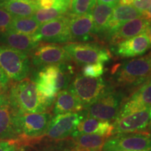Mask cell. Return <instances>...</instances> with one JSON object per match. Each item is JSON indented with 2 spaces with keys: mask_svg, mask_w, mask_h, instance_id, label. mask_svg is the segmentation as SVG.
Wrapping results in <instances>:
<instances>
[{
  "mask_svg": "<svg viewBox=\"0 0 151 151\" xmlns=\"http://www.w3.org/2000/svg\"><path fill=\"white\" fill-rule=\"evenodd\" d=\"M111 75L110 86L122 92H127L129 96L151 79V52L116 64L112 67Z\"/></svg>",
  "mask_w": 151,
  "mask_h": 151,
  "instance_id": "obj_1",
  "label": "cell"
},
{
  "mask_svg": "<svg viewBox=\"0 0 151 151\" xmlns=\"http://www.w3.org/2000/svg\"><path fill=\"white\" fill-rule=\"evenodd\" d=\"M8 97L9 105L16 113L50 112L55 99L45 97L35 81L27 78L11 85Z\"/></svg>",
  "mask_w": 151,
  "mask_h": 151,
  "instance_id": "obj_2",
  "label": "cell"
},
{
  "mask_svg": "<svg viewBox=\"0 0 151 151\" xmlns=\"http://www.w3.org/2000/svg\"><path fill=\"white\" fill-rule=\"evenodd\" d=\"M73 74L74 67L72 65L70 62H64L41 67L34 81L45 97L55 98L60 91L69 88Z\"/></svg>",
  "mask_w": 151,
  "mask_h": 151,
  "instance_id": "obj_3",
  "label": "cell"
},
{
  "mask_svg": "<svg viewBox=\"0 0 151 151\" xmlns=\"http://www.w3.org/2000/svg\"><path fill=\"white\" fill-rule=\"evenodd\" d=\"M53 114L50 112L35 113H14L15 129L23 141L41 139L46 135Z\"/></svg>",
  "mask_w": 151,
  "mask_h": 151,
  "instance_id": "obj_4",
  "label": "cell"
},
{
  "mask_svg": "<svg viewBox=\"0 0 151 151\" xmlns=\"http://www.w3.org/2000/svg\"><path fill=\"white\" fill-rule=\"evenodd\" d=\"M125 97L123 92L110 86L104 93L84 109L87 113V117L103 121H114L118 116Z\"/></svg>",
  "mask_w": 151,
  "mask_h": 151,
  "instance_id": "obj_5",
  "label": "cell"
},
{
  "mask_svg": "<svg viewBox=\"0 0 151 151\" xmlns=\"http://www.w3.org/2000/svg\"><path fill=\"white\" fill-rule=\"evenodd\" d=\"M64 46L66 51L77 65L105 63L112 58V54L106 47L98 43L69 42Z\"/></svg>",
  "mask_w": 151,
  "mask_h": 151,
  "instance_id": "obj_6",
  "label": "cell"
},
{
  "mask_svg": "<svg viewBox=\"0 0 151 151\" xmlns=\"http://www.w3.org/2000/svg\"><path fill=\"white\" fill-rule=\"evenodd\" d=\"M110 85L102 78H90L78 73L69 84L68 90L78 99L84 109L93 103L109 89Z\"/></svg>",
  "mask_w": 151,
  "mask_h": 151,
  "instance_id": "obj_7",
  "label": "cell"
},
{
  "mask_svg": "<svg viewBox=\"0 0 151 151\" xmlns=\"http://www.w3.org/2000/svg\"><path fill=\"white\" fill-rule=\"evenodd\" d=\"M0 67L11 80L27 78L31 70V61L27 53L0 44Z\"/></svg>",
  "mask_w": 151,
  "mask_h": 151,
  "instance_id": "obj_8",
  "label": "cell"
},
{
  "mask_svg": "<svg viewBox=\"0 0 151 151\" xmlns=\"http://www.w3.org/2000/svg\"><path fill=\"white\" fill-rule=\"evenodd\" d=\"M69 15L40 24L34 37L39 42L67 43L72 42L69 30Z\"/></svg>",
  "mask_w": 151,
  "mask_h": 151,
  "instance_id": "obj_9",
  "label": "cell"
},
{
  "mask_svg": "<svg viewBox=\"0 0 151 151\" xmlns=\"http://www.w3.org/2000/svg\"><path fill=\"white\" fill-rule=\"evenodd\" d=\"M86 117L85 109L78 112L56 115L52 117L45 136L55 141L69 139L71 137L80 122Z\"/></svg>",
  "mask_w": 151,
  "mask_h": 151,
  "instance_id": "obj_10",
  "label": "cell"
},
{
  "mask_svg": "<svg viewBox=\"0 0 151 151\" xmlns=\"http://www.w3.org/2000/svg\"><path fill=\"white\" fill-rule=\"evenodd\" d=\"M151 148V132L116 134L106 141L103 151L143 150Z\"/></svg>",
  "mask_w": 151,
  "mask_h": 151,
  "instance_id": "obj_11",
  "label": "cell"
},
{
  "mask_svg": "<svg viewBox=\"0 0 151 151\" xmlns=\"http://www.w3.org/2000/svg\"><path fill=\"white\" fill-rule=\"evenodd\" d=\"M113 135L149 132L151 124V108L136 111L113 121Z\"/></svg>",
  "mask_w": 151,
  "mask_h": 151,
  "instance_id": "obj_12",
  "label": "cell"
},
{
  "mask_svg": "<svg viewBox=\"0 0 151 151\" xmlns=\"http://www.w3.org/2000/svg\"><path fill=\"white\" fill-rule=\"evenodd\" d=\"M32 63L37 67L71 62L64 46L56 43L39 44L31 52Z\"/></svg>",
  "mask_w": 151,
  "mask_h": 151,
  "instance_id": "obj_13",
  "label": "cell"
},
{
  "mask_svg": "<svg viewBox=\"0 0 151 151\" xmlns=\"http://www.w3.org/2000/svg\"><path fill=\"white\" fill-rule=\"evenodd\" d=\"M151 23L143 16L124 22L113 31L104 36L111 46H116L122 41L146 33Z\"/></svg>",
  "mask_w": 151,
  "mask_h": 151,
  "instance_id": "obj_14",
  "label": "cell"
},
{
  "mask_svg": "<svg viewBox=\"0 0 151 151\" xmlns=\"http://www.w3.org/2000/svg\"><path fill=\"white\" fill-rule=\"evenodd\" d=\"M148 108H151V79L124 98L117 118Z\"/></svg>",
  "mask_w": 151,
  "mask_h": 151,
  "instance_id": "obj_15",
  "label": "cell"
},
{
  "mask_svg": "<svg viewBox=\"0 0 151 151\" xmlns=\"http://www.w3.org/2000/svg\"><path fill=\"white\" fill-rule=\"evenodd\" d=\"M69 20V30L73 42H86L99 39L94 32L92 14L83 16H71Z\"/></svg>",
  "mask_w": 151,
  "mask_h": 151,
  "instance_id": "obj_16",
  "label": "cell"
},
{
  "mask_svg": "<svg viewBox=\"0 0 151 151\" xmlns=\"http://www.w3.org/2000/svg\"><path fill=\"white\" fill-rule=\"evenodd\" d=\"M150 46L148 37L146 33H143L113 46L112 50L117 56L127 58L142 55Z\"/></svg>",
  "mask_w": 151,
  "mask_h": 151,
  "instance_id": "obj_17",
  "label": "cell"
},
{
  "mask_svg": "<svg viewBox=\"0 0 151 151\" xmlns=\"http://www.w3.org/2000/svg\"><path fill=\"white\" fill-rule=\"evenodd\" d=\"M0 43L28 53L39 46L40 42L36 40L34 35H25L9 29L0 35Z\"/></svg>",
  "mask_w": 151,
  "mask_h": 151,
  "instance_id": "obj_18",
  "label": "cell"
},
{
  "mask_svg": "<svg viewBox=\"0 0 151 151\" xmlns=\"http://www.w3.org/2000/svg\"><path fill=\"white\" fill-rule=\"evenodd\" d=\"M113 124L109 121H103L98 119L86 117L81 120L71 137L79 134H98L109 138L113 135Z\"/></svg>",
  "mask_w": 151,
  "mask_h": 151,
  "instance_id": "obj_19",
  "label": "cell"
},
{
  "mask_svg": "<svg viewBox=\"0 0 151 151\" xmlns=\"http://www.w3.org/2000/svg\"><path fill=\"white\" fill-rule=\"evenodd\" d=\"M84 107L80 101L69 90H61L57 94L52 107L53 116L68 113L78 112Z\"/></svg>",
  "mask_w": 151,
  "mask_h": 151,
  "instance_id": "obj_20",
  "label": "cell"
},
{
  "mask_svg": "<svg viewBox=\"0 0 151 151\" xmlns=\"http://www.w3.org/2000/svg\"><path fill=\"white\" fill-rule=\"evenodd\" d=\"M142 16L135 7L130 5H118L115 6L111 20H109L106 31L104 37L111 32L113 31L124 22Z\"/></svg>",
  "mask_w": 151,
  "mask_h": 151,
  "instance_id": "obj_21",
  "label": "cell"
},
{
  "mask_svg": "<svg viewBox=\"0 0 151 151\" xmlns=\"http://www.w3.org/2000/svg\"><path fill=\"white\" fill-rule=\"evenodd\" d=\"M73 147L71 151H103L109 138L98 134H79L72 137Z\"/></svg>",
  "mask_w": 151,
  "mask_h": 151,
  "instance_id": "obj_22",
  "label": "cell"
},
{
  "mask_svg": "<svg viewBox=\"0 0 151 151\" xmlns=\"http://www.w3.org/2000/svg\"><path fill=\"white\" fill-rule=\"evenodd\" d=\"M0 6L14 17H32L39 9L36 0H11L0 2Z\"/></svg>",
  "mask_w": 151,
  "mask_h": 151,
  "instance_id": "obj_23",
  "label": "cell"
},
{
  "mask_svg": "<svg viewBox=\"0 0 151 151\" xmlns=\"http://www.w3.org/2000/svg\"><path fill=\"white\" fill-rule=\"evenodd\" d=\"M14 113L9 104L0 107V141L20 139L15 129Z\"/></svg>",
  "mask_w": 151,
  "mask_h": 151,
  "instance_id": "obj_24",
  "label": "cell"
},
{
  "mask_svg": "<svg viewBox=\"0 0 151 151\" xmlns=\"http://www.w3.org/2000/svg\"><path fill=\"white\" fill-rule=\"evenodd\" d=\"M114 6L98 4L92 11L94 24V32L97 38L104 36L106 31L109 20L112 16Z\"/></svg>",
  "mask_w": 151,
  "mask_h": 151,
  "instance_id": "obj_25",
  "label": "cell"
},
{
  "mask_svg": "<svg viewBox=\"0 0 151 151\" xmlns=\"http://www.w3.org/2000/svg\"><path fill=\"white\" fill-rule=\"evenodd\" d=\"M40 24L32 17H14L9 29L25 35H34Z\"/></svg>",
  "mask_w": 151,
  "mask_h": 151,
  "instance_id": "obj_26",
  "label": "cell"
},
{
  "mask_svg": "<svg viewBox=\"0 0 151 151\" xmlns=\"http://www.w3.org/2000/svg\"><path fill=\"white\" fill-rule=\"evenodd\" d=\"M97 0H71L70 13L71 16H83L92 13Z\"/></svg>",
  "mask_w": 151,
  "mask_h": 151,
  "instance_id": "obj_27",
  "label": "cell"
},
{
  "mask_svg": "<svg viewBox=\"0 0 151 151\" xmlns=\"http://www.w3.org/2000/svg\"><path fill=\"white\" fill-rule=\"evenodd\" d=\"M67 12V11L64 9L55 8V7L48 9H39L34 14L33 17L39 24H41L54 19L65 16Z\"/></svg>",
  "mask_w": 151,
  "mask_h": 151,
  "instance_id": "obj_28",
  "label": "cell"
},
{
  "mask_svg": "<svg viewBox=\"0 0 151 151\" xmlns=\"http://www.w3.org/2000/svg\"><path fill=\"white\" fill-rule=\"evenodd\" d=\"M104 72V66L101 62L85 65L81 69L82 74L90 78H99L103 75Z\"/></svg>",
  "mask_w": 151,
  "mask_h": 151,
  "instance_id": "obj_29",
  "label": "cell"
},
{
  "mask_svg": "<svg viewBox=\"0 0 151 151\" xmlns=\"http://www.w3.org/2000/svg\"><path fill=\"white\" fill-rule=\"evenodd\" d=\"M22 139L11 141H0V151H24Z\"/></svg>",
  "mask_w": 151,
  "mask_h": 151,
  "instance_id": "obj_30",
  "label": "cell"
},
{
  "mask_svg": "<svg viewBox=\"0 0 151 151\" xmlns=\"http://www.w3.org/2000/svg\"><path fill=\"white\" fill-rule=\"evenodd\" d=\"M14 16L0 6V35L9 30Z\"/></svg>",
  "mask_w": 151,
  "mask_h": 151,
  "instance_id": "obj_31",
  "label": "cell"
},
{
  "mask_svg": "<svg viewBox=\"0 0 151 151\" xmlns=\"http://www.w3.org/2000/svg\"><path fill=\"white\" fill-rule=\"evenodd\" d=\"M11 86V78L0 67V92H5L9 90Z\"/></svg>",
  "mask_w": 151,
  "mask_h": 151,
  "instance_id": "obj_32",
  "label": "cell"
},
{
  "mask_svg": "<svg viewBox=\"0 0 151 151\" xmlns=\"http://www.w3.org/2000/svg\"><path fill=\"white\" fill-rule=\"evenodd\" d=\"M133 5L134 7L142 14L145 11L148 10L151 6V0H134Z\"/></svg>",
  "mask_w": 151,
  "mask_h": 151,
  "instance_id": "obj_33",
  "label": "cell"
},
{
  "mask_svg": "<svg viewBox=\"0 0 151 151\" xmlns=\"http://www.w3.org/2000/svg\"><path fill=\"white\" fill-rule=\"evenodd\" d=\"M39 9H48L53 7L55 0H36Z\"/></svg>",
  "mask_w": 151,
  "mask_h": 151,
  "instance_id": "obj_34",
  "label": "cell"
},
{
  "mask_svg": "<svg viewBox=\"0 0 151 151\" xmlns=\"http://www.w3.org/2000/svg\"><path fill=\"white\" fill-rule=\"evenodd\" d=\"M8 104H9L8 91L5 92H0V107Z\"/></svg>",
  "mask_w": 151,
  "mask_h": 151,
  "instance_id": "obj_35",
  "label": "cell"
},
{
  "mask_svg": "<svg viewBox=\"0 0 151 151\" xmlns=\"http://www.w3.org/2000/svg\"><path fill=\"white\" fill-rule=\"evenodd\" d=\"M98 4H104L114 6H116L119 2V0H97Z\"/></svg>",
  "mask_w": 151,
  "mask_h": 151,
  "instance_id": "obj_36",
  "label": "cell"
},
{
  "mask_svg": "<svg viewBox=\"0 0 151 151\" xmlns=\"http://www.w3.org/2000/svg\"><path fill=\"white\" fill-rule=\"evenodd\" d=\"M142 16L151 23V6L149 7L148 10L145 11L142 13Z\"/></svg>",
  "mask_w": 151,
  "mask_h": 151,
  "instance_id": "obj_37",
  "label": "cell"
},
{
  "mask_svg": "<svg viewBox=\"0 0 151 151\" xmlns=\"http://www.w3.org/2000/svg\"><path fill=\"white\" fill-rule=\"evenodd\" d=\"M134 0H119V5H131Z\"/></svg>",
  "mask_w": 151,
  "mask_h": 151,
  "instance_id": "obj_38",
  "label": "cell"
},
{
  "mask_svg": "<svg viewBox=\"0 0 151 151\" xmlns=\"http://www.w3.org/2000/svg\"><path fill=\"white\" fill-rule=\"evenodd\" d=\"M115 151H134V150H115ZM138 151H151V148L146 149V150H138Z\"/></svg>",
  "mask_w": 151,
  "mask_h": 151,
  "instance_id": "obj_39",
  "label": "cell"
},
{
  "mask_svg": "<svg viewBox=\"0 0 151 151\" xmlns=\"http://www.w3.org/2000/svg\"><path fill=\"white\" fill-rule=\"evenodd\" d=\"M11 1V0H0V2H1V1Z\"/></svg>",
  "mask_w": 151,
  "mask_h": 151,
  "instance_id": "obj_40",
  "label": "cell"
},
{
  "mask_svg": "<svg viewBox=\"0 0 151 151\" xmlns=\"http://www.w3.org/2000/svg\"><path fill=\"white\" fill-rule=\"evenodd\" d=\"M149 132H151V124H150V128H149Z\"/></svg>",
  "mask_w": 151,
  "mask_h": 151,
  "instance_id": "obj_41",
  "label": "cell"
}]
</instances>
